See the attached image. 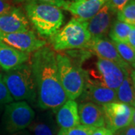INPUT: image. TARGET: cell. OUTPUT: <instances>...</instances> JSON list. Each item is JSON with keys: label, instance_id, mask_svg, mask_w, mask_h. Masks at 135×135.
<instances>
[{"label": "cell", "instance_id": "cell-1", "mask_svg": "<svg viewBox=\"0 0 135 135\" xmlns=\"http://www.w3.org/2000/svg\"><path fill=\"white\" fill-rule=\"evenodd\" d=\"M30 65L35 83L38 107L54 113L68 100L59 80L56 53L49 46L33 53Z\"/></svg>", "mask_w": 135, "mask_h": 135}, {"label": "cell", "instance_id": "cell-2", "mask_svg": "<svg viewBox=\"0 0 135 135\" xmlns=\"http://www.w3.org/2000/svg\"><path fill=\"white\" fill-rule=\"evenodd\" d=\"M26 15L38 33L50 38L57 33L64 23L62 11L56 5L39 1L27 2L24 5Z\"/></svg>", "mask_w": 135, "mask_h": 135}, {"label": "cell", "instance_id": "cell-3", "mask_svg": "<svg viewBox=\"0 0 135 135\" xmlns=\"http://www.w3.org/2000/svg\"><path fill=\"white\" fill-rule=\"evenodd\" d=\"M10 95L15 101L34 102L37 99V93L30 61L2 74Z\"/></svg>", "mask_w": 135, "mask_h": 135}, {"label": "cell", "instance_id": "cell-4", "mask_svg": "<svg viewBox=\"0 0 135 135\" xmlns=\"http://www.w3.org/2000/svg\"><path fill=\"white\" fill-rule=\"evenodd\" d=\"M56 62L59 80L68 98L77 99L83 92L86 72L62 53L56 54Z\"/></svg>", "mask_w": 135, "mask_h": 135}, {"label": "cell", "instance_id": "cell-5", "mask_svg": "<svg viewBox=\"0 0 135 135\" xmlns=\"http://www.w3.org/2000/svg\"><path fill=\"white\" fill-rule=\"evenodd\" d=\"M91 35L87 29V21L73 18L57 33L50 37L54 51L84 48Z\"/></svg>", "mask_w": 135, "mask_h": 135}, {"label": "cell", "instance_id": "cell-6", "mask_svg": "<svg viewBox=\"0 0 135 135\" xmlns=\"http://www.w3.org/2000/svg\"><path fill=\"white\" fill-rule=\"evenodd\" d=\"M131 71L113 62L98 59L95 63V69L87 72V76L90 80L103 86L116 90L126 74L130 73Z\"/></svg>", "mask_w": 135, "mask_h": 135}, {"label": "cell", "instance_id": "cell-7", "mask_svg": "<svg viewBox=\"0 0 135 135\" xmlns=\"http://www.w3.org/2000/svg\"><path fill=\"white\" fill-rule=\"evenodd\" d=\"M35 117V111L26 101L11 102L5 106L3 126L6 131L14 134L28 128Z\"/></svg>", "mask_w": 135, "mask_h": 135}, {"label": "cell", "instance_id": "cell-8", "mask_svg": "<svg viewBox=\"0 0 135 135\" xmlns=\"http://www.w3.org/2000/svg\"><path fill=\"white\" fill-rule=\"evenodd\" d=\"M101 107L104 115L105 126L112 133L131 123L134 107L119 101L109 103Z\"/></svg>", "mask_w": 135, "mask_h": 135}, {"label": "cell", "instance_id": "cell-9", "mask_svg": "<svg viewBox=\"0 0 135 135\" xmlns=\"http://www.w3.org/2000/svg\"><path fill=\"white\" fill-rule=\"evenodd\" d=\"M0 40L13 48L23 53H35L40 48L46 46V41L38 38L33 31L3 33L0 32Z\"/></svg>", "mask_w": 135, "mask_h": 135}, {"label": "cell", "instance_id": "cell-10", "mask_svg": "<svg viewBox=\"0 0 135 135\" xmlns=\"http://www.w3.org/2000/svg\"><path fill=\"white\" fill-rule=\"evenodd\" d=\"M80 97H81L82 102H92L100 106L117 101L116 90L103 86L90 80L87 76V73L84 89Z\"/></svg>", "mask_w": 135, "mask_h": 135}, {"label": "cell", "instance_id": "cell-11", "mask_svg": "<svg viewBox=\"0 0 135 135\" xmlns=\"http://www.w3.org/2000/svg\"><path fill=\"white\" fill-rule=\"evenodd\" d=\"M84 48L91 50L95 53L98 59L108 60L116 63L119 66L128 70H131L130 65L126 63L121 58L113 41L108 39L91 38Z\"/></svg>", "mask_w": 135, "mask_h": 135}, {"label": "cell", "instance_id": "cell-12", "mask_svg": "<svg viewBox=\"0 0 135 135\" xmlns=\"http://www.w3.org/2000/svg\"><path fill=\"white\" fill-rule=\"evenodd\" d=\"M107 0H77L65 1L63 9L69 11L75 19L88 21L96 15L106 4Z\"/></svg>", "mask_w": 135, "mask_h": 135}, {"label": "cell", "instance_id": "cell-13", "mask_svg": "<svg viewBox=\"0 0 135 135\" xmlns=\"http://www.w3.org/2000/svg\"><path fill=\"white\" fill-rule=\"evenodd\" d=\"M115 13L105 4L92 19L87 21V29L91 38H103L109 32Z\"/></svg>", "mask_w": 135, "mask_h": 135}, {"label": "cell", "instance_id": "cell-14", "mask_svg": "<svg viewBox=\"0 0 135 135\" xmlns=\"http://www.w3.org/2000/svg\"><path fill=\"white\" fill-rule=\"evenodd\" d=\"M30 30L26 15L20 8H15L8 14L0 16V32L3 33L23 32Z\"/></svg>", "mask_w": 135, "mask_h": 135}, {"label": "cell", "instance_id": "cell-15", "mask_svg": "<svg viewBox=\"0 0 135 135\" xmlns=\"http://www.w3.org/2000/svg\"><path fill=\"white\" fill-rule=\"evenodd\" d=\"M80 123L94 128L105 126V119L102 107L92 102H82L78 105Z\"/></svg>", "mask_w": 135, "mask_h": 135}, {"label": "cell", "instance_id": "cell-16", "mask_svg": "<svg viewBox=\"0 0 135 135\" xmlns=\"http://www.w3.org/2000/svg\"><path fill=\"white\" fill-rule=\"evenodd\" d=\"M30 59V54L19 51L0 40V67L5 71L28 62Z\"/></svg>", "mask_w": 135, "mask_h": 135}, {"label": "cell", "instance_id": "cell-17", "mask_svg": "<svg viewBox=\"0 0 135 135\" xmlns=\"http://www.w3.org/2000/svg\"><path fill=\"white\" fill-rule=\"evenodd\" d=\"M56 124L60 128H70L80 125L78 104L75 100L68 99L56 112Z\"/></svg>", "mask_w": 135, "mask_h": 135}, {"label": "cell", "instance_id": "cell-18", "mask_svg": "<svg viewBox=\"0 0 135 135\" xmlns=\"http://www.w3.org/2000/svg\"><path fill=\"white\" fill-rule=\"evenodd\" d=\"M28 128L32 132V135L56 134V122L49 113L41 114L38 117H35Z\"/></svg>", "mask_w": 135, "mask_h": 135}, {"label": "cell", "instance_id": "cell-19", "mask_svg": "<svg viewBox=\"0 0 135 135\" xmlns=\"http://www.w3.org/2000/svg\"><path fill=\"white\" fill-rule=\"evenodd\" d=\"M117 101L124 103L132 107H135V89L130 77L127 74L122 83L116 90Z\"/></svg>", "mask_w": 135, "mask_h": 135}, {"label": "cell", "instance_id": "cell-20", "mask_svg": "<svg viewBox=\"0 0 135 135\" xmlns=\"http://www.w3.org/2000/svg\"><path fill=\"white\" fill-rule=\"evenodd\" d=\"M131 26V25L116 20L111 25L109 35L113 41L128 43Z\"/></svg>", "mask_w": 135, "mask_h": 135}, {"label": "cell", "instance_id": "cell-21", "mask_svg": "<svg viewBox=\"0 0 135 135\" xmlns=\"http://www.w3.org/2000/svg\"><path fill=\"white\" fill-rule=\"evenodd\" d=\"M117 20L135 26V0H130L117 13Z\"/></svg>", "mask_w": 135, "mask_h": 135}, {"label": "cell", "instance_id": "cell-22", "mask_svg": "<svg viewBox=\"0 0 135 135\" xmlns=\"http://www.w3.org/2000/svg\"><path fill=\"white\" fill-rule=\"evenodd\" d=\"M115 45L118 53L126 63L128 65H133L135 63V50L128 43H122V42H116L113 41Z\"/></svg>", "mask_w": 135, "mask_h": 135}, {"label": "cell", "instance_id": "cell-23", "mask_svg": "<svg viewBox=\"0 0 135 135\" xmlns=\"http://www.w3.org/2000/svg\"><path fill=\"white\" fill-rule=\"evenodd\" d=\"M95 129L96 128L80 124L70 128H60V130L57 133V135H91Z\"/></svg>", "mask_w": 135, "mask_h": 135}, {"label": "cell", "instance_id": "cell-24", "mask_svg": "<svg viewBox=\"0 0 135 135\" xmlns=\"http://www.w3.org/2000/svg\"><path fill=\"white\" fill-rule=\"evenodd\" d=\"M14 99L10 95L9 92L2 80V74H0V104H8L13 102Z\"/></svg>", "mask_w": 135, "mask_h": 135}, {"label": "cell", "instance_id": "cell-25", "mask_svg": "<svg viewBox=\"0 0 135 135\" xmlns=\"http://www.w3.org/2000/svg\"><path fill=\"white\" fill-rule=\"evenodd\" d=\"M129 1L130 0H107L106 4L115 14H117Z\"/></svg>", "mask_w": 135, "mask_h": 135}, {"label": "cell", "instance_id": "cell-26", "mask_svg": "<svg viewBox=\"0 0 135 135\" xmlns=\"http://www.w3.org/2000/svg\"><path fill=\"white\" fill-rule=\"evenodd\" d=\"M113 135H135V126L132 124L117 130Z\"/></svg>", "mask_w": 135, "mask_h": 135}, {"label": "cell", "instance_id": "cell-27", "mask_svg": "<svg viewBox=\"0 0 135 135\" xmlns=\"http://www.w3.org/2000/svg\"><path fill=\"white\" fill-rule=\"evenodd\" d=\"M15 2H30V1H39V2H47L51 5H56L59 8H62V6L65 3V0H14Z\"/></svg>", "mask_w": 135, "mask_h": 135}, {"label": "cell", "instance_id": "cell-28", "mask_svg": "<svg viewBox=\"0 0 135 135\" xmlns=\"http://www.w3.org/2000/svg\"><path fill=\"white\" fill-rule=\"evenodd\" d=\"M14 8L8 0H0V16L6 15Z\"/></svg>", "mask_w": 135, "mask_h": 135}, {"label": "cell", "instance_id": "cell-29", "mask_svg": "<svg viewBox=\"0 0 135 135\" xmlns=\"http://www.w3.org/2000/svg\"><path fill=\"white\" fill-rule=\"evenodd\" d=\"M91 135H113V133L106 127H103L96 128Z\"/></svg>", "mask_w": 135, "mask_h": 135}, {"label": "cell", "instance_id": "cell-30", "mask_svg": "<svg viewBox=\"0 0 135 135\" xmlns=\"http://www.w3.org/2000/svg\"><path fill=\"white\" fill-rule=\"evenodd\" d=\"M128 44L135 50V26H131L130 34L128 39Z\"/></svg>", "mask_w": 135, "mask_h": 135}, {"label": "cell", "instance_id": "cell-31", "mask_svg": "<svg viewBox=\"0 0 135 135\" xmlns=\"http://www.w3.org/2000/svg\"><path fill=\"white\" fill-rule=\"evenodd\" d=\"M11 135H32L30 133H29V131L26 130H22V131H17V132H15L14 134H12Z\"/></svg>", "mask_w": 135, "mask_h": 135}, {"label": "cell", "instance_id": "cell-32", "mask_svg": "<svg viewBox=\"0 0 135 135\" xmlns=\"http://www.w3.org/2000/svg\"><path fill=\"white\" fill-rule=\"evenodd\" d=\"M130 77L131 78V80L133 83V85L135 89V70H131L130 72Z\"/></svg>", "mask_w": 135, "mask_h": 135}, {"label": "cell", "instance_id": "cell-33", "mask_svg": "<svg viewBox=\"0 0 135 135\" xmlns=\"http://www.w3.org/2000/svg\"><path fill=\"white\" fill-rule=\"evenodd\" d=\"M133 126H135V107L134 108V113H133V117H132V120H131V123Z\"/></svg>", "mask_w": 135, "mask_h": 135}, {"label": "cell", "instance_id": "cell-34", "mask_svg": "<svg viewBox=\"0 0 135 135\" xmlns=\"http://www.w3.org/2000/svg\"><path fill=\"white\" fill-rule=\"evenodd\" d=\"M131 66H132V67L134 68V69H135V63H134V64H133V65H131Z\"/></svg>", "mask_w": 135, "mask_h": 135}, {"label": "cell", "instance_id": "cell-35", "mask_svg": "<svg viewBox=\"0 0 135 135\" xmlns=\"http://www.w3.org/2000/svg\"><path fill=\"white\" fill-rule=\"evenodd\" d=\"M72 1H77V0H72Z\"/></svg>", "mask_w": 135, "mask_h": 135}]
</instances>
